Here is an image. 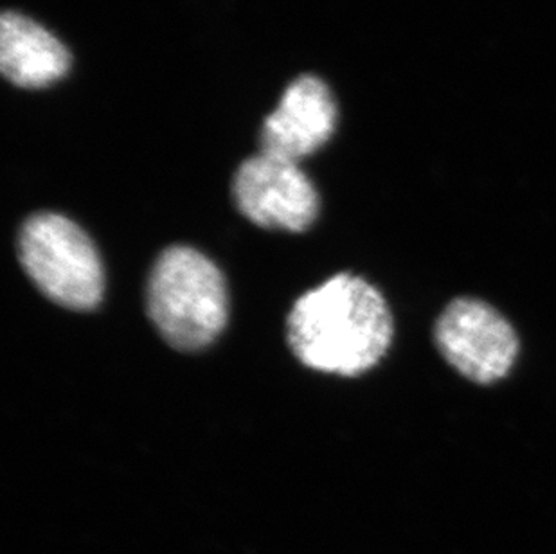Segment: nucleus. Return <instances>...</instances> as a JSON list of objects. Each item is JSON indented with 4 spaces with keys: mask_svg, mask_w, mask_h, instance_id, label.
Instances as JSON below:
<instances>
[{
    "mask_svg": "<svg viewBox=\"0 0 556 554\" xmlns=\"http://www.w3.org/2000/svg\"><path fill=\"white\" fill-rule=\"evenodd\" d=\"M393 340V317L377 288L337 274L303 293L289 315V344L315 372L358 377L382 361Z\"/></svg>",
    "mask_w": 556,
    "mask_h": 554,
    "instance_id": "obj_1",
    "label": "nucleus"
},
{
    "mask_svg": "<svg viewBox=\"0 0 556 554\" xmlns=\"http://www.w3.org/2000/svg\"><path fill=\"white\" fill-rule=\"evenodd\" d=\"M148 315L180 351L210 345L226 328L229 299L224 274L191 247H169L148 279Z\"/></svg>",
    "mask_w": 556,
    "mask_h": 554,
    "instance_id": "obj_2",
    "label": "nucleus"
},
{
    "mask_svg": "<svg viewBox=\"0 0 556 554\" xmlns=\"http://www.w3.org/2000/svg\"><path fill=\"white\" fill-rule=\"evenodd\" d=\"M18 257L38 290L68 310H92L105 290L94 243L81 227L56 213H38L22 225Z\"/></svg>",
    "mask_w": 556,
    "mask_h": 554,
    "instance_id": "obj_3",
    "label": "nucleus"
},
{
    "mask_svg": "<svg viewBox=\"0 0 556 554\" xmlns=\"http://www.w3.org/2000/svg\"><path fill=\"white\" fill-rule=\"evenodd\" d=\"M441 355L470 382L503 380L519 355L514 326L494 306L472 298L454 299L434 326Z\"/></svg>",
    "mask_w": 556,
    "mask_h": 554,
    "instance_id": "obj_4",
    "label": "nucleus"
},
{
    "mask_svg": "<svg viewBox=\"0 0 556 554\" xmlns=\"http://www.w3.org/2000/svg\"><path fill=\"white\" fill-rule=\"evenodd\" d=\"M232 193L238 210L265 229L303 232L319 213V194L300 164L267 153L238 167Z\"/></svg>",
    "mask_w": 556,
    "mask_h": 554,
    "instance_id": "obj_5",
    "label": "nucleus"
},
{
    "mask_svg": "<svg viewBox=\"0 0 556 554\" xmlns=\"http://www.w3.org/2000/svg\"><path fill=\"white\" fill-rule=\"evenodd\" d=\"M336 123V101L325 81L308 74L300 76L263 123L262 153L300 164L328 142Z\"/></svg>",
    "mask_w": 556,
    "mask_h": 554,
    "instance_id": "obj_6",
    "label": "nucleus"
},
{
    "mask_svg": "<svg viewBox=\"0 0 556 554\" xmlns=\"http://www.w3.org/2000/svg\"><path fill=\"white\" fill-rule=\"evenodd\" d=\"M0 67L16 87L42 89L67 74L71 54L46 27L8 11L0 18Z\"/></svg>",
    "mask_w": 556,
    "mask_h": 554,
    "instance_id": "obj_7",
    "label": "nucleus"
}]
</instances>
